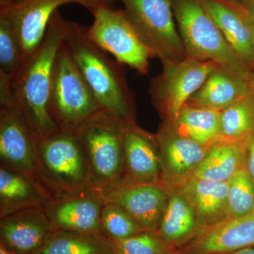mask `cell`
<instances>
[{"instance_id":"30bf717a","label":"cell","mask_w":254,"mask_h":254,"mask_svg":"<svg viewBox=\"0 0 254 254\" xmlns=\"http://www.w3.org/2000/svg\"><path fill=\"white\" fill-rule=\"evenodd\" d=\"M69 3L81 5L92 13L108 2L105 0H20L0 9V15L9 20L17 34L23 63L41 44L55 11L62 5Z\"/></svg>"},{"instance_id":"ffe728a7","label":"cell","mask_w":254,"mask_h":254,"mask_svg":"<svg viewBox=\"0 0 254 254\" xmlns=\"http://www.w3.org/2000/svg\"><path fill=\"white\" fill-rule=\"evenodd\" d=\"M160 161L167 176L187 179L205 158L209 147L175 132L163 131L157 137Z\"/></svg>"},{"instance_id":"1f68e13d","label":"cell","mask_w":254,"mask_h":254,"mask_svg":"<svg viewBox=\"0 0 254 254\" xmlns=\"http://www.w3.org/2000/svg\"><path fill=\"white\" fill-rule=\"evenodd\" d=\"M242 4L251 14H254V0H242Z\"/></svg>"},{"instance_id":"ac0fdd59","label":"cell","mask_w":254,"mask_h":254,"mask_svg":"<svg viewBox=\"0 0 254 254\" xmlns=\"http://www.w3.org/2000/svg\"><path fill=\"white\" fill-rule=\"evenodd\" d=\"M54 200V196L41 182L20 172L1 165V217L32 207L46 208Z\"/></svg>"},{"instance_id":"5b68a950","label":"cell","mask_w":254,"mask_h":254,"mask_svg":"<svg viewBox=\"0 0 254 254\" xmlns=\"http://www.w3.org/2000/svg\"><path fill=\"white\" fill-rule=\"evenodd\" d=\"M126 125L102 110L75 130L86 153L93 190H108L121 181Z\"/></svg>"},{"instance_id":"4316f807","label":"cell","mask_w":254,"mask_h":254,"mask_svg":"<svg viewBox=\"0 0 254 254\" xmlns=\"http://www.w3.org/2000/svg\"><path fill=\"white\" fill-rule=\"evenodd\" d=\"M254 206V182L244 168L228 181L227 218L248 215L252 213Z\"/></svg>"},{"instance_id":"8d00e7d4","label":"cell","mask_w":254,"mask_h":254,"mask_svg":"<svg viewBox=\"0 0 254 254\" xmlns=\"http://www.w3.org/2000/svg\"><path fill=\"white\" fill-rule=\"evenodd\" d=\"M230 2L235 3V4H242V0H227Z\"/></svg>"},{"instance_id":"e0dca14e","label":"cell","mask_w":254,"mask_h":254,"mask_svg":"<svg viewBox=\"0 0 254 254\" xmlns=\"http://www.w3.org/2000/svg\"><path fill=\"white\" fill-rule=\"evenodd\" d=\"M160 158L153 137L140 129L133 121L127 123L124 134V168H126L130 179L128 184L155 182L160 173Z\"/></svg>"},{"instance_id":"9c48e42d","label":"cell","mask_w":254,"mask_h":254,"mask_svg":"<svg viewBox=\"0 0 254 254\" xmlns=\"http://www.w3.org/2000/svg\"><path fill=\"white\" fill-rule=\"evenodd\" d=\"M162 63L163 71L152 80L150 94L155 106L174 123L192 95L219 67L213 62L189 57L178 61L166 60Z\"/></svg>"},{"instance_id":"f35d334b","label":"cell","mask_w":254,"mask_h":254,"mask_svg":"<svg viewBox=\"0 0 254 254\" xmlns=\"http://www.w3.org/2000/svg\"><path fill=\"white\" fill-rule=\"evenodd\" d=\"M252 213L253 214V215H254V206L253 210H252Z\"/></svg>"},{"instance_id":"7402d4cb","label":"cell","mask_w":254,"mask_h":254,"mask_svg":"<svg viewBox=\"0 0 254 254\" xmlns=\"http://www.w3.org/2000/svg\"><path fill=\"white\" fill-rule=\"evenodd\" d=\"M245 141H218L209 147L201 163L190 177L227 182L245 168Z\"/></svg>"},{"instance_id":"9a60e30c","label":"cell","mask_w":254,"mask_h":254,"mask_svg":"<svg viewBox=\"0 0 254 254\" xmlns=\"http://www.w3.org/2000/svg\"><path fill=\"white\" fill-rule=\"evenodd\" d=\"M55 229L43 207H32L1 217V242L17 254H33Z\"/></svg>"},{"instance_id":"83f0119b","label":"cell","mask_w":254,"mask_h":254,"mask_svg":"<svg viewBox=\"0 0 254 254\" xmlns=\"http://www.w3.org/2000/svg\"><path fill=\"white\" fill-rule=\"evenodd\" d=\"M105 236L114 240H123L146 231L131 215L115 203L105 202L100 216Z\"/></svg>"},{"instance_id":"277c9868","label":"cell","mask_w":254,"mask_h":254,"mask_svg":"<svg viewBox=\"0 0 254 254\" xmlns=\"http://www.w3.org/2000/svg\"><path fill=\"white\" fill-rule=\"evenodd\" d=\"M36 153L40 181L53 196L50 190L58 198L92 189L86 153L74 131L59 129L37 139Z\"/></svg>"},{"instance_id":"4fadbf2b","label":"cell","mask_w":254,"mask_h":254,"mask_svg":"<svg viewBox=\"0 0 254 254\" xmlns=\"http://www.w3.org/2000/svg\"><path fill=\"white\" fill-rule=\"evenodd\" d=\"M104 200L93 189L58 196L46 211L55 230L104 235L100 216Z\"/></svg>"},{"instance_id":"8992f818","label":"cell","mask_w":254,"mask_h":254,"mask_svg":"<svg viewBox=\"0 0 254 254\" xmlns=\"http://www.w3.org/2000/svg\"><path fill=\"white\" fill-rule=\"evenodd\" d=\"M102 110L64 40L53 68L50 116L58 129L75 131L82 123Z\"/></svg>"},{"instance_id":"ba28073f","label":"cell","mask_w":254,"mask_h":254,"mask_svg":"<svg viewBox=\"0 0 254 254\" xmlns=\"http://www.w3.org/2000/svg\"><path fill=\"white\" fill-rule=\"evenodd\" d=\"M92 14L93 22L87 28L92 41L113 55L119 63L147 74L153 55L140 39L125 10L113 9L106 3L98 6Z\"/></svg>"},{"instance_id":"7c38bea8","label":"cell","mask_w":254,"mask_h":254,"mask_svg":"<svg viewBox=\"0 0 254 254\" xmlns=\"http://www.w3.org/2000/svg\"><path fill=\"white\" fill-rule=\"evenodd\" d=\"M96 190L105 202L126 210L146 231H158L169 195L156 182L127 184Z\"/></svg>"},{"instance_id":"4dcf8cb0","label":"cell","mask_w":254,"mask_h":254,"mask_svg":"<svg viewBox=\"0 0 254 254\" xmlns=\"http://www.w3.org/2000/svg\"><path fill=\"white\" fill-rule=\"evenodd\" d=\"M248 153L247 168L246 169L254 182V139L251 143Z\"/></svg>"},{"instance_id":"d4e9b609","label":"cell","mask_w":254,"mask_h":254,"mask_svg":"<svg viewBox=\"0 0 254 254\" xmlns=\"http://www.w3.org/2000/svg\"><path fill=\"white\" fill-rule=\"evenodd\" d=\"M108 237L71 230H55L33 254H112Z\"/></svg>"},{"instance_id":"60d3db41","label":"cell","mask_w":254,"mask_h":254,"mask_svg":"<svg viewBox=\"0 0 254 254\" xmlns=\"http://www.w3.org/2000/svg\"></svg>"},{"instance_id":"f546056e","label":"cell","mask_w":254,"mask_h":254,"mask_svg":"<svg viewBox=\"0 0 254 254\" xmlns=\"http://www.w3.org/2000/svg\"><path fill=\"white\" fill-rule=\"evenodd\" d=\"M108 239L114 254H171L156 232L145 231L123 240Z\"/></svg>"},{"instance_id":"3957f363","label":"cell","mask_w":254,"mask_h":254,"mask_svg":"<svg viewBox=\"0 0 254 254\" xmlns=\"http://www.w3.org/2000/svg\"><path fill=\"white\" fill-rule=\"evenodd\" d=\"M187 57L213 62L225 72L248 81V66L232 49L200 0H171Z\"/></svg>"},{"instance_id":"f1b7e54d","label":"cell","mask_w":254,"mask_h":254,"mask_svg":"<svg viewBox=\"0 0 254 254\" xmlns=\"http://www.w3.org/2000/svg\"><path fill=\"white\" fill-rule=\"evenodd\" d=\"M22 63L17 34L9 20L0 15V75L12 77Z\"/></svg>"},{"instance_id":"74e56055","label":"cell","mask_w":254,"mask_h":254,"mask_svg":"<svg viewBox=\"0 0 254 254\" xmlns=\"http://www.w3.org/2000/svg\"><path fill=\"white\" fill-rule=\"evenodd\" d=\"M107 2L109 3V4H111L113 1H115V0H105Z\"/></svg>"},{"instance_id":"484cf974","label":"cell","mask_w":254,"mask_h":254,"mask_svg":"<svg viewBox=\"0 0 254 254\" xmlns=\"http://www.w3.org/2000/svg\"><path fill=\"white\" fill-rule=\"evenodd\" d=\"M254 131V102L250 96L221 110L219 141H245Z\"/></svg>"},{"instance_id":"44dd1931","label":"cell","mask_w":254,"mask_h":254,"mask_svg":"<svg viewBox=\"0 0 254 254\" xmlns=\"http://www.w3.org/2000/svg\"><path fill=\"white\" fill-rule=\"evenodd\" d=\"M251 95L248 81L217 68L187 104L222 110ZM186 104V105H187Z\"/></svg>"},{"instance_id":"8fae6325","label":"cell","mask_w":254,"mask_h":254,"mask_svg":"<svg viewBox=\"0 0 254 254\" xmlns=\"http://www.w3.org/2000/svg\"><path fill=\"white\" fill-rule=\"evenodd\" d=\"M36 142L34 133L19 110L11 102L0 103L1 165L41 182L38 177Z\"/></svg>"},{"instance_id":"e575fe53","label":"cell","mask_w":254,"mask_h":254,"mask_svg":"<svg viewBox=\"0 0 254 254\" xmlns=\"http://www.w3.org/2000/svg\"><path fill=\"white\" fill-rule=\"evenodd\" d=\"M18 1L20 0H0V9L8 7V6L18 2Z\"/></svg>"},{"instance_id":"603a6c76","label":"cell","mask_w":254,"mask_h":254,"mask_svg":"<svg viewBox=\"0 0 254 254\" xmlns=\"http://www.w3.org/2000/svg\"><path fill=\"white\" fill-rule=\"evenodd\" d=\"M196 214L180 191L169 195L160 227L156 233L169 248L189 242L200 230Z\"/></svg>"},{"instance_id":"5bb4252c","label":"cell","mask_w":254,"mask_h":254,"mask_svg":"<svg viewBox=\"0 0 254 254\" xmlns=\"http://www.w3.org/2000/svg\"><path fill=\"white\" fill-rule=\"evenodd\" d=\"M254 247V215L227 218L200 227L182 254L230 253Z\"/></svg>"},{"instance_id":"6da1fadb","label":"cell","mask_w":254,"mask_h":254,"mask_svg":"<svg viewBox=\"0 0 254 254\" xmlns=\"http://www.w3.org/2000/svg\"><path fill=\"white\" fill-rule=\"evenodd\" d=\"M67 23L58 10L55 11L40 46L16 74L9 77L11 102L23 114L37 139L59 130L50 116V95L55 59Z\"/></svg>"},{"instance_id":"cb8c5ba5","label":"cell","mask_w":254,"mask_h":254,"mask_svg":"<svg viewBox=\"0 0 254 254\" xmlns=\"http://www.w3.org/2000/svg\"><path fill=\"white\" fill-rule=\"evenodd\" d=\"M221 110L187 104L174 125L176 132L205 146L220 140Z\"/></svg>"},{"instance_id":"d590c367","label":"cell","mask_w":254,"mask_h":254,"mask_svg":"<svg viewBox=\"0 0 254 254\" xmlns=\"http://www.w3.org/2000/svg\"><path fill=\"white\" fill-rule=\"evenodd\" d=\"M251 27H252V39H253V45L254 49V14L250 13Z\"/></svg>"},{"instance_id":"ab89813d","label":"cell","mask_w":254,"mask_h":254,"mask_svg":"<svg viewBox=\"0 0 254 254\" xmlns=\"http://www.w3.org/2000/svg\"></svg>"},{"instance_id":"d6986e66","label":"cell","mask_w":254,"mask_h":254,"mask_svg":"<svg viewBox=\"0 0 254 254\" xmlns=\"http://www.w3.org/2000/svg\"><path fill=\"white\" fill-rule=\"evenodd\" d=\"M179 191L193 207L201 227L227 218L228 182L189 177L182 182Z\"/></svg>"},{"instance_id":"836d02e7","label":"cell","mask_w":254,"mask_h":254,"mask_svg":"<svg viewBox=\"0 0 254 254\" xmlns=\"http://www.w3.org/2000/svg\"><path fill=\"white\" fill-rule=\"evenodd\" d=\"M0 254H17L14 251L11 250L9 247H6L4 244L1 242L0 245Z\"/></svg>"},{"instance_id":"2e32d148","label":"cell","mask_w":254,"mask_h":254,"mask_svg":"<svg viewBox=\"0 0 254 254\" xmlns=\"http://www.w3.org/2000/svg\"><path fill=\"white\" fill-rule=\"evenodd\" d=\"M229 44L247 65L254 64L250 13L227 0H200Z\"/></svg>"},{"instance_id":"52a82bcc","label":"cell","mask_w":254,"mask_h":254,"mask_svg":"<svg viewBox=\"0 0 254 254\" xmlns=\"http://www.w3.org/2000/svg\"><path fill=\"white\" fill-rule=\"evenodd\" d=\"M130 22L153 58L162 62L187 58L175 24L171 0H121Z\"/></svg>"},{"instance_id":"7a4b0ae2","label":"cell","mask_w":254,"mask_h":254,"mask_svg":"<svg viewBox=\"0 0 254 254\" xmlns=\"http://www.w3.org/2000/svg\"><path fill=\"white\" fill-rule=\"evenodd\" d=\"M64 43L100 108L128 123L133 121V100L122 64L88 36L87 28L68 21Z\"/></svg>"},{"instance_id":"d6a6232c","label":"cell","mask_w":254,"mask_h":254,"mask_svg":"<svg viewBox=\"0 0 254 254\" xmlns=\"http://www.w3.org/2000/svg\"><path fill=\"white\" fill-rule=\"evenodd\" d=\"M215 254H254V247L244 249V250L237 251V252H230V253H222Z\"/></svg>"}]
</instances>
